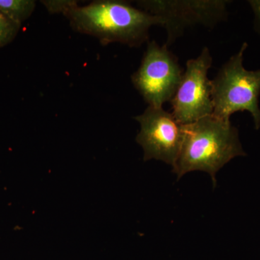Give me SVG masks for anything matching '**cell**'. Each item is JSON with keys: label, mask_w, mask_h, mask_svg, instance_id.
<instances>
[{"label": "cell", "mask_w": 260, "mask_h": 260, "mask_svg": "<svg viewBox=\"0 0 260 260\" xmlns=\"http://www.w3.org/2000/svg\"><path fill=\"white\" fill-rule=\"evenodd\" d=\"M35 8L34 0H0V12L20 25L30 18Z\"/></svg>", "instance_id": "obj_8"}, {"label": "cell", "mask_w": 260, "mask_h": 260, "mask_svg": "<svg viewBox=\"0 0 260 260\" xmlns=\"http://www.w3.org/2000/svg\"><path fill=\"white\" fill-rule=\"evenodd\" d=\"M246 155L239 138V131L230 120L213 114L184 125V136L173 172L178 179L186 173H208L214 186L217 172L237 156Z\"/></svg>", "instance_id": "obj_2"}, {"label": "cell", "mask_w": 260, "mask_h": 260, "mask_svg": "<svg viewBox=\"0 0 260 260\" xmlns=\"http://www.w3.org/2000/svg\"><path fill=\"white\" fill-rule=\"evenodd\" d=\"M225 0H141L137 1L140 9L160 17L167 32L168 47L181 37L185 29L196 25L214 27L225 20Z\"/></svg>", "instance_id": "obj_5"}, {"label": "cell", "mask_w": 260, "mask_h": 260, "mask_svg": "<svg viewBox=\"0 0 260 260\" xmlns=\"http://www.w3.org/2000/svg\"><path fill=\"white\" fill-rule=\"evenodd\" d=\"M20 28V24L15 23L0 12V48L13 42Z\"/></svg>", "instance_id": "obj_9"}, {"label": "cell", "mask_w": 260, "mask_h": 260, "mask_svg": "<svg viewBox=\"0 0 260 260\" xmlns=\"http://www.w3.org/2000/svg\"><path fill=\"white\" fill-rule=\"evenodd\" d=\"M183 73L178 58L166 44L148 41L141 64L132 75V83L148 106L162 107L172 100Z\"/></svg>", "instance_id": "obj_4"}, {"label": "cell", "mask_w": 260, "mask_h": 260, "mask_svg": "<svg viewBox=\"0 0 260 260\" xmlns=\"http://www.w3.org/2000/svg\"><path fill=\"white\" fill-rule=\"evenodd\" d=\"M134 119L140 124L136 141L143 149L145 161L155 159L174 167L182 143L184 124L162 107L150 106Z\"/></svg>", "instance_id": "obj_7"}, {"label": "cell", "mask_w": 260, "mask_h": 260, "mask_svg": "<svg viewBox=\"0 0 260 260\" xmlns=\"http://www.w3.org/2000/svg\"><path fill=\"white\" fill-rule=\"evenodd\" d=\"M244 42L240 50L221 67L211 80L213 115L225 120L237 112L247 111L256 129L260 127V70L249 71L243 65Z\"/></svg>", "instance_id": "obj_3"}, {"label": "cell", "mask_w": 260, "mask_h": 260, "mask_svg": "<svg viewBox=\"0 0 260 260\" xmlns=\"http://www.w3.org/2000/svg\"><path fill=\"white\" fill-rule=\"evenodd\" d=\"M213 57L205 47L200 55L186 61L172 100V114L181 124H191L213 112L211 80L208 77Z\"/></svg>", "instance_id": "obj_6"}, {"label": "cell", "mask_w": 260, "mask_h": 260, "mask_svg": "<svg viewBox=\"0 0 260 260\" xmlns=\"http://www.w3.org/2000/svg\"><path fill=\"white\" fill-rule=\"evenodd\" d=\"M51 14L61 13L80 34L97 38L103 46L119 43L140 47L148 42L153 25L164 26L160 17L120 0H99L79 7L76 1H42Z\"/></svg>", "instance_id": "obj_1"}]
</instances>
